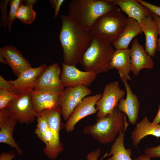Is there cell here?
I'll return each mask as SVG.
<instances>
[{
	"mask_svg": "<svg viewBox=\"0 0 160 160\" xmlns=\"http://www.w3.org/2000/svg\"><path fill=\"white\" fill-rule=\"evenodd\" d=\"M62 26L59 40L62 48L63 63L75 66L80 62L89 46L92 36L89 30L68 15H61Z\"/></svg>",
	"mask_w": 160,
	"mask_h": 160,
	"instance_id": "6da1fadb",
	"label": "cell"
},
{
	"mask_svg": "<svg viewBox=\"0 0 160 160\" xmlns=\"http://www.w3.org/2000/svg\"><path fill=\"white\" fill-rule=\"evenodd\" d=\"M129 124L125 114L116 108L112 113L96 119L94 124L85 127L83 132L105 144L113 142L120 132H125Z\"/></svg>",
	"mask_w": 160,
	"mask_h": 160,
	"instance_id": "7a4b0ae2",
	"label": "cell"
},
{
	"mask_svg": "<svg viewBox=\"0 0 160 160\" xmlns=\"http://www.w3.org/2000/svg\"><path fill=\"white\" fill-rule=\"evenodd\" d=\"M68 7V15L89 30L98 17L118 8L108 0H72Z\"/></svg>",
	"mask_w": 160,
	"mask_h": 160,
	"instance_id": "3957f363",
	"label": "cell"
},
{
	"mask_svg": "<svg viewBox=\"0 0 160 160\" xmlns=\"http://www.w3.org/2000/svg\"><path fill=\"white\" fill-rule=\"evenodd\" d=\"M115 50L111 44L92 37L90 44L80 62L85 71L98 74L108 72Z\"/></svg>",
	"mask_w": 160,
	"mask_h": 160,
	"instance_id": "277c9868",
	"label": "cell"
},
{
	"mask_svg": "<svg viewBox=\"0 0 160 160\" xmlns=\"http://www.w3.org/2000/svg\"><path fill=\"white\" fill-rule=\"evenodd\" d=\"M127 18L119 8L103 15L96 20L90 30L92 37L112 44L120 35Z\"/></svg>",
	"mask_w": 160,
	"mask_h": 160,
	"instance_id": "5b68a950",
	"label": "cell"
},
{
	"mask_svg": "<svg viewBox=\"0 0 160 160\" xmlns=\"http://www.w3.org/2000/svg\"><path fill=\"white\" fill-rule=\"evenodd\" d=\"M5 109L9 117L21 124L33 123L38 115L33 107L30 92L19 93Z\"/></svg>",
	"mask_w": 160,
	"mask_h": 160,
	"instance_id": "8992f818",
	"label": "cell"
},
{
	"mask_svg": "<svg viewBox=\"0 0 160 160\" xmlns=\"http://www.w3.org/2000/svg\"><path fill=\"white\" fill-rule=\"evenodd\" d=\"M125 91L121 89L119 82L115 81L106 84L101 98L97 103L96 119L107 116L117 108L120 100L123 98Z\"/></svg>",
	"mask_w": 160,
	"mask_h": 160,
	"instance_id": "52a82bcc",
	"label": "cell"
},
{
	"mask_svg": "<svg viewBox=\"0 0 160 160\" xmlns=\"http://www.w3.org/2000/svg\"><path fill=\"white\" fill-rule=\"evenodd\" d=\"M91 93L90 89L83 85L69 86L64 89L60 93L58 100V106L61 109L64 119L67 121L77 105Z\"/></svg>",
	"mask_w": 160,
	"mask_h": 160,
	"instance_id": "ba28073f",
	"label": "cell"
},
{
	"mask_svg": "<svg viewBox=\"0 0 160 160\" xmlns=\"http://www.w3.org/2000/svg\"><path fill=\"white\" fill-rule=\"evenodd\" d=\"M62 71L57 63L47 66L38 78L34 90L61 92L65 89L60 78Z\"/></svg>",
	"mask_w": 160,
	"mask_h": 160,
	"instance_id": "9c48e42d",
	"label": "cell"
},
{
	"mask_svg": "<svg viewBox=\"0 0 160 160\" xmlns=\"http://www.w3.org/2000/svg\"><path fill=\"white\" fill-rule=\"evenodd\" d=\"M102 96L101 94H97L86 96L82 100L75 108L65 124L64 127L68 132L73 131L76 124L82 119L88 116L97 113L95 105Z\"/></svg>",
	"mask_w": 160,
	"mask_h": 160,
	"instance_id": "30bf717a",
	"label": "cell"
},
{
	"mask_svg": "<svg viewBox=\"0 0 160 160\" xmlns=\"http://www.w3.org/2000/svg\"><path fill=\"white\" fill-rule=\"evenodd\" d=\"M60 78L64 87L83 85L89 87L96 79L97 74L90 72L82 71L75 66L62 64Z\"/></svg>",
	"mask_w": 160,
	"mask_h": 160,
	"instance_id": "8fae6325",
	"label": "cell"
},
{
	"mask_svg": "<svg viewBox=\"0 0 160 160\" xmlns=\"http://www.w3.org/2000/svg\"><path fill=\"white\" fill-rule=\"evenodd\" d=\"M131 71L135 76L144 68L152 70L154 67L153 60L145 51L143 44H140L137 38L133 41L130 49Z\"/></svg>",
	"mask_w": 160,
	"mask_h": 160,
	"instance_id": "7c38bea8",
	"label": "cell"
},
{
	"mask_svg": "<svg viewBox=\"0 0 160 160\" xmlns=\"http://www.w3.org/2000/svg\"><path fill=\"white\" fill-rule=\"evenodd\" d=\"M0 56L6 60L7 64L17 77L24 71L32 68L20 52L13 46L8 45L0 47Z\"/></svg>",
	"mask_w": 160,
	"mask_h": 160,
	"instance_id": "4fadbf2b",
	"label": "cell"
},
{
	"mask_svg": "<svg viewBox=\"0 0 160 160\" xmlns=\"http://www.w3.org/2000/svg\"><path fill=\"white\" fill-rule=\"evenodd\" d=\"M139 24L145 36V50L153 57L157 50L159 32L157 23L152 16H149L143 18Z\"/></svg>",
	"mask_w": 160,
	"mask_h": 160,
	"instance_id": "5bb4252c",
	"label": "cell"
},
{
	"mask_svg": "<svg viewBox=\"0 0 160 160\" xmlns=\"http://www.w3.org/2000/svg\"><path fill=\"white\" fill-rule=\"evenodd\" d=\"M47 66V64L44 63L36 68H29L16 79L8 81L14 85L18 93L30 92L34 90L38 78Z\"/></svg>",
	"mask_w": 160,
	"mask_h": 160,
	"instance_id": "9a60e30c",
	"label": "cell"
},
{
	"mask_svg": "<svg viewBox=\"0 0 160 160\" xmlns=\"http://www.w3.org/2000/svg\"><path fill=\"white\" fill-rule=\"evenodd\" d=\"M124 84L126 90V98H122L120 100L117 108L127 115L129 123L135 125L138 118L140 103L137 96L133 93L127 81Z\"/></svg>",
	"mask_w": 160,
	"mask_h": 160,
	"instance_id": "2e32d148",
	"label": "cell"
},
{
	"mask_svg": "<svg viewBox=\"0 0 160 160\" xmlns=\"http://www.w3.org/2000/svg\"><path fill=\"white\" fill-rule=\"evenodd\" d=\"M112 4L118 6L128 17L132 18L139 23L144 17L152 16L153 13L137 0H108Z\"/></svg>",
	"mask_w": 160,
	"mask_h": 160,
	"instance_id": "e0dca14e",
	"label": "cell"
},
{
	"mask_svg": "<svg viewBox=\"0 0 160 160\" xmlns=\"http://www.w3.org/2000/svg\"><path fill=\"white\" fill-rule=\"evenodd\" d=\"M30 92L33 107L38 113L58 106V97L61 92L33 90Z\"/></svg>",
	"mask_w": 160,
	"mask_h": 160,
	"instance_id": "ac0fdd59",
	"label": "cell"
},
{
	"mask_svg": "<svg viewBox=\"0 0 160 160\" xmlns=\"http://www.w3.org/2000/svg\"><path fill=\"white\" fill-rule=\"evenodd\" d=\"M113 68L117 70L121 80L124 83L127 80H132L129 75L131 71L130 49L115 51L110 65V70Z\"/></svg>",
	"mask_w": 160,
	"mask_h": 160,
	"instance_id": "d6986e66",
	"label": "cell"
},
{
	"mask_svg": "<svg viewBox=\"0 0 160 160\" xmlns=\"http://www.w3.org/2000/svg\"><path fill=\"white\" fill-rule=\"evenodd\" d=\"M142 32L139 23L128 17L125 26L118 38L112 44V45L116 50L128 49L132 40Z\"/></svg>",
	"mask_w": 160,
	"mask_h": 160,
	"instance_id": "ffe728a7",
	"label": "cell"
},
{
	"mask_svg": "<svg viewBox=\"0 0 160 160\" xmlns=\"http://www.w3.org/2000/svg\"><path fill=\"white\" fill-rule=\"evenodd\" d=\"M42 116L47 122L48 127L51 131L57 144L63 147L60 139V131L65 126L61 120L62 110L59 106L46 110L38 113Z\"/></svg>",
	"mask_w": 160,
	"mask_h": 160,
	"instance_id": "44dd1931",
	"label": "cell"
},
{
	"mask_svg": "<svg viewBox=\"0 0 160 160\" xmlns=\"http://www.w3.org/2000/svg\"><path fill=\"white\" fill-rule=\"evenodd\" d=\"M131 134L132 143L135 147H137L141 140L147 136L151 135L160 137V123L153 125L147 117L145 116L136 124Z\"/></svg>",
	"mask_w": 160,
	"mask_h": 160,
	"instance_id": "7402d4cb",
	"label": "cell"
},
{
	"mask_svg": "<svg viewBox=\"0 0 160 160\" xmlns=\"http://www.w3.org/2000/svg\"><path fill=\"white\" fill-rule=\"evenodd\" d=\"M17 123L16 120L9 117L5 122L0 125V143L6 144L14 148L17 153L21 155L23 151L13 137V133Z\"/></svg>",
	"mask_w": 160,
	"mask_h": 160,
	"instance_id": "603a6c76",
	"label": "cell"
},
{
	"mask_svg": "<svg viewBox=\"0 0 160 160\" xmlns=\"http://www.w3.org/2000/svg\"><path fill=\"white\" fill-rule=\"evenodd\" d=\"M125 132H120L112 145L110 152L107 156H112L107 160H132L131 156V149H126L124 145Z\"/></svg>",
	"mask_w": 160,
	"mask_h": 160,
	"instance_id": "cb8c5ba5",
	"label": "cell"
},
{
	"mask_svg": "<svg viewBox=\"0 0 160 160\" xmlns=\"http://www.w3.org/2000/svg\"><path fill=\"white\" fill-rule=\"evenodd\" d=\"M36 15V12L33 9V6L25 5L22 3L17 12L16 18L22 23L30 25L34 21Z\"/></svg>",
	"mask_w": 160,
	"mask_h": 160,
	"instance_id": "d4e9b609",
	"label": "cell"
},
{
	"mask_svg": "<svg viewBox=\"0 0 160 160\" xmlns=\"http://www.w3.org/2000/svg\"><path fill=\"white\" fill-rule=\"evenodd\" d=\"M9 11L8 15L7 25L9 33L11 31L12 24L16 18V16L18 9L22 3L21 0H11L9 1Z\"/></svg>",
	"mask_w": 160,
	"mask_h": 160,
	"instance_id": "484cf974",
	"label": "cell"
},
{
	"mask_svg": "<svg viewBox=\"0 0 160 160\" xmlns=\"http://www.w3.org/2000/svg\"><path fill=\"white\" fill-rule=\"evenodd\" d=\"M18 94L16 92L0 89V110L5 109L8 104Z\"/></svg>",
	"mask_w": 160,
	"mask_h": 160,
	"instance_id": "4316f807",
	"label": "cell"
},
{
	"mask_svg": "<svg viewBox=\"0 0 160 160\" xmlns=\"http://www.w3.org/2000/svg\"><path fill=\"white\" fill-rule=\"evenodd\" d=\"M37 118V124L35 133L39 138L44 142V135L48 128V125L46 120L41 115L38 114Z\"/></svg>",
	"mask_w": 160,
	"mask_h": 160,
	"instance_id": "83f0119b",
	"label": "cell"
},
{
	"mask_svg": "<svg viewBox=\"0 0 160 160\" xmlns=\"http://www.w3.org/2000/svg\"><path fill=\"white\" fill-rule=\"evenodd\" d=\"M9 0H2L0 1V10L1 12L0 26L5 29L7 25L8 15L7 8Z\"/></svg>",
	"mask_w": 160,
	"mask_h": 160,
	"instance_id": "f1b7e54d",
	"label": "cell"
},
{
	"mask_svg": "<svg viewBox=\"0 0 160 160\" xmlns=\"http://www.w3.org/2000/svg\"><path fill=\"white\" fill-rule=\"evenodd\" d=\"M144 153L148 157L160 158V144L155 147H148L145 149Z\"/></svg>",
	"mask_w": 160,
	"mask_h": 160,
	"instance_id": "f546056e",
	"label": "cell"
},
{
	"mask_svg": "<svg viewBox=\"0 0 160 160\" xmlns=\"http://www.w3.org/2000/svg\"><path fill=\"white\" fill-rule=\"evenodd\" d=\"M0 89L17 92L14 85L8 81L6 80L1 75H0Z\"/></svg>",
	"mask_w": 160,
	"mask_h": 160,
	"instance_id": "4dcf8cb0",
	"label": "cell"
},
{
	"mask_svg": "<svg viewBox=\"0 0 160 160\" xmlns=\"http://www.w3.org/2000/svg\"><path fill=\"white\" fill-rule=\"evenodd\" d=\"M142 5L147 7L153 13L160 17V7L142 0H137Z\"/></svg>",
	"mask_w": 160,
	"mask_h": 160,
	"instance_id": "1f68e13d",
	"label": "cell"
},
{
	"mask_svg": "<svg viewBox=\"0 0 160 160\" xmlns=\"http://www.w3.org/2000/svg\"><path fill=\"white\" fill-rule=\"evenodd\" d=\"M64 1V0H50L49 1L52 7L55 9L54 18H56L58 15L60 7Z\"/></svg>",
	"mask_w": 160,
	"mask_h": 160,
	"instance_id": "d6a6232c",
	"label": "cell"
},
{
	"mask_svg": "<svg viewBox=\"0 0 160 160\" xmlns=\"http://www.w3.org/2000/svg\"><path fill=\"white\" fill-rule=\"evenodd\" d=\"M101 152L100 148H98L96 150L88 153L86 156V159L87 160H98V159L100 154ZM107 152L103 157L100 160H102L107 156Z\"/></svg>",
	"mask_w": 160,
	"mask_h": 160,
	"instance_id": "836d02e7",
	"label": "cell"
},
{
	"mask_svg": "<svg viewBox=\"0 0 160 160\" xmlns=\"http://www.w3.org/2000/svg\"><path fill=\"white\" fill-rule=\"evenodd\" d=\"M15 154L14 151L8 153H1L0 156V160H11L15 157Z\"/></svg>",
	"mask_w": 160,
	"mask_h": 160,
	"instance_id": "e575fe53",
	"label": "cell"
},
{
	"mask_svg": "<svg viewBox=\"0 0 160 160\" xmlns=\"http://www.w3.org/2000/svg\"><path fill=\"white\" fill-rule=\"evenodd\" d=\"M152 17L156 21L158 26L159 37L157 44V50L160 53V17L153 13Z\"/></svg>",
	"mask_w": 160,
	"mask_h": 160,
	"instance_id": "d590c367",
	"label": "cell"
},
{
	"mask_svg": "<svg viewBox=\"0 0 160 160\" xmlns=\"http://www.w3.org/2000/svg\"><path fill=\"white\" fill-rule=\"evenodd\" d=\"M9 117L5 109L0 110V125L5 122Z\"/></svg>",
	"mask_w": 160,
	"mask_h": 160,
	"instance_id": "8d00e7d4",
	"label": "cell"
},
{
	"mask_svg": "<svg viewBox=\"0 0 160 160\" xmlns=\"http://www.w3.org/2000/svg\"><path fill=\"white\" fill-rule=\"evenodd\" d=\"M151 123L153 125L157 124L160 123V102L156 114Z\"/></svg>",
	"mask_w": 160,
	"mask_h": 160,
	"instance_id": "74e56055",
	"label": "cell"
},
{
	"mask_svg": "<svg viewBox=\"0 0 160 160\" xmlns=\"http://www.w3.org/2000/svg\"><path fill=\"white\" fill-rule=\"evenodd\" d=\"M22 3L25 5H28L33 6L37 2V1L36 0H26L22 1Z\"/></svg>",
	"mask_w": 160,
	"mask_h": 160,
	"instance_id": "f35d334b",
	"label": "cell"
},
{
	"mask_svg": "<svg viewBox=\"0 0 160 160\" xmlns=\"http://www.w3.org/2000/svg\"><path fill=\"white\" fill-rule=\"evenodd\" d=\"M151 158L145 155H141L134 159V160H151Z\"/></svg>",
	"mask_w": 160,
	"mask_h": 160,
	"instance_id": "ab89813d",
	"label": "cell"
},
{
	"mask_svg": "<svg viewBox=\"0 0 160 160\" xmlns=\"http://www.w3.org/2000/svg\"><path fill=\"white\" fill-rule=\"evenodd\" d=\"M0 62L4 64H7V62L6 60L1 56H0Z\"/></svg>",
	"mask_w": 160,
	"mask_h": 160,
	"instance_id": "60d3db41",
	"label": "cell"
}]
</instances>
